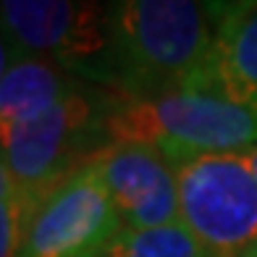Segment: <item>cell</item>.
<instances>
[{"label": "cell", "mask_w": 257, "mask_h": 257, "mask_svg": "<svg viewBox=\"0 0 257 257\" xmlns=\"http://www.w3.org/2000/svg\"><path fill=\"white\" fill-rule=\"evenodd\" d=\"M110 29L121 97H155L192 89L218 29V3L118 0Z\"/></svg>", "instance_id": "1"}, {"label": "cell", "mask_w": 257, "mask_h": 257, "mask_svg": "<svg viewBox=\"0 0 257 257\" xmlns=\"http://www.w3.org/2000/svg\"><path fill=\"white\" fill-rule=\"evenodd\" d=\"M105 139L108 145H150L171 163L207 153H244L257 147V108L194 89L118 97L105 118Z\"/></svg>", "instance_id": "2"}, {"label": "cell", "mask_w": 257, "mask_h": 257, "mask_svg": "<svg viewBox=\"0 0 257 257\" xmlns=\"http://www.w3.org/2000/svg\"><path fill=\"white\" fill-rule=\"evenodd\" d=\"M121 95L81 87L0 139L14 181L34 197L48 194L108 145L105 118Z\"/></svg>", "instance_id": "3"}, {"label": "cell", "mask_w": 257, "mask_h": 257, "mask_svg": "<svg viewBox=\"0 0 257 257\" xmlns=\"http://www.w3.org/2000/svg\"><path fill=\"white\" fill-rule=\"evenodd\" d=\"M0 27L21 55L48 58L87 84L115 92L110 3L0 0Z\"/></svg>", "instance_id": "4"}, {"label": "cell", "mask_w": 257, "mask_h": 257, "mask_svg": "<svg viewBox=\"0 0 257 257\" xmlns=\"http://www.w3.org/2000/svg\"><path fill=\"white\" fill-rule=\"evenodd\" d=\"M179 220L215 257H241L257 241V176L244 153H207L173 163Z\"/></svg>", "instance_id": "5"}, {"label": "cell", "mask_w": 257, "mask_h": 257, "mask_svg": "<svg viewBox=\"0 0 257 257\" xmlns=\"http://www.w3.org/2000/svg\"><path fill=\"white\" fill-rule=\"evenodd\" d=\"M121 228L118 210L89 160L42 197L19 257H97Z\"/></svg>", "instance_id": "6"}, {"label": "cell", "mask_w": 257, "mask_h": 257, "mask_svg": "<svg viewBox=\"0 0 257 257\" xmlns=\"http://www.w3.org/2000/svg\"><path fill=\"white\" fill-rule=\"evenodd\" d=\"M123 228H158L179 220V179L160 150L113 142L92 155Z\"/></svg>", "instance_id": "7"}, {"label": "cell", "mask_w": 257, "mask_h": 257, "mask_svg": "<svg viewBox=\"0 0 257 257\" xmlns=\"http://www.w3.org/2000/svg\"><path fill=\"white\" fill-rule=\"evenodd\" d=\"M192 89L257 108V0L218 3L215 42Z\"/></svg>", "instance_id": "8"}, {"label": "cell", "mask_w": 257, "mask_h": 257, "mask_svg": "<svg viewBox=\"0 0 257 257\" xmlns=\"http://www.w3.org/2000/svg\"><path fill=\"white\" fill-rule=\"evenodd\" d=\"M81 87L87 81L48 58L21 55L0 81V139Z\"/></svg>", "instance_id": "9"}, {"label": "cell", "mask_w": 257, "mask_h": 257, "mask_svg": "<svg viewBox=\"0 0 257 257\" xmlns=\"http://www.w3.org/2000/svg\"><path fill=\"white\" fill-rule=\"evenodd\" d=\"M97 257H215L181 220L158 228H121Z\"/></svg>", "instance_id": "10"}, {"label": "cell", "mask_w": 257, "mask_h": 257, "mask_svg": "<svg viewBox=\"0 0 257 257\" xmlns=\"http://www.w3.org/2000/svg\"><path fill=\"white\" fill-rule=\"evenodd\" d=\"M40 202V197L29 194L21 186L0 194V257H19L32 213Z\"/></svg>", "instance_id": "11"}, {"label": "cell", "mask_w": 257, "mask_h": 257, "mask_svg": "<svg viewBox=\"0 0 257 257\" xmlns=\"http://www.w3.org/2000/svg\"><path fill=\"white\" fill-rule=\"evenodd\" d=\"M19 58H21V50L14 45V40L6 34V29L0 27V81H3V76L11 71V66H14Z\"/></svg>", "instance_id": "12"}, {"label": "cell", "mask_w": 257, "mask_h": 257, "mask_svg": "<svg viewBox=\"0 0 257 257\" xmlns=\"http://www.w3.org/2000/svg\"><path fill=\"white\" fill-rule=\"evenodd\" d=\"M16 186L19 184L14 181V176H11V171L6 166V158H3V153H0V194H3V192H14Z\"/></svg>", "instance_id": "13"}, {"label": "cell", "mask_w": 257, "mask_h": 257, "mask_svg": "<svg viewBox=\"0 0 257 257\" xmlns=\"http://www.w3.org/2000/svg\"><path fill=\"white\" fill-rule=\"evenodd\" d=\"M244 158H247L249 168L254 171V176H257V147H249V150H244Z\"/></svg>", "instance_id": "14"}, {"label": "cell", "mask_w": 257, "mask_h": 257, "mask_svg": "<svg viewBox=\"0 0 257 257\" xmlns=\"http://www.w3.org/2000/svg\"><path fill=\"white\" fill-rule=\"evenodd\" d=\"M241 257H257V241H254V244H252V247H249L247 252H244Z\"/></svg>", "instance_id": "15"}]
</instances>
